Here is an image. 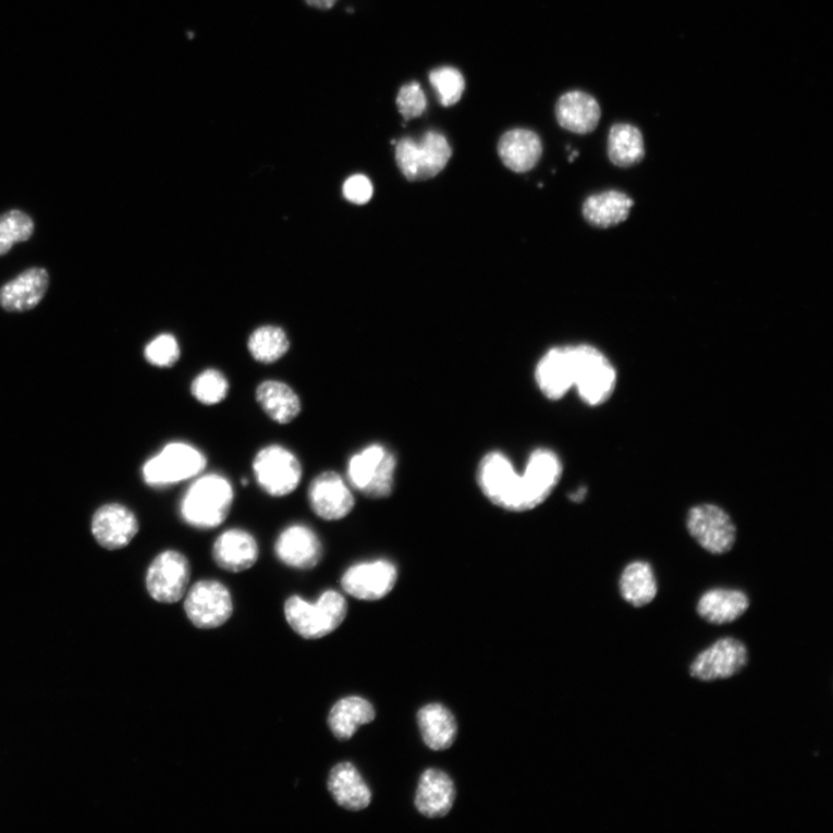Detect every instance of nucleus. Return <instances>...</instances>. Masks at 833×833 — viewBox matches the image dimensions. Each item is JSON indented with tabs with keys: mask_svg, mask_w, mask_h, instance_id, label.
<instances>
[{
	"mask_svg": "<svg viewBox=\"0 0 833 833\" xmlns=\"http://www.w3.org/2000/svg\"><path fill=\"white\" fill-rule=\"evenodd\" d=\"M234 502L231 481L219 474L197 478L181 499L180 515L184 524L210 530L226 522Z\"/></svg>",
	"mask_w": 833,
	"mask_h": 833,
	"instance_id": "1",
	"label": "nucleus"
},
{
	"mask_svg": "<svg viewBox=\"0 0 833 833\" xmlns=\"http://www.w3.org/2000/svg\"><path fill=\"white\" fill-rule=\"evenodd\" d=\"M376 719V710L368 700L352 696L341 699L328 715V726L338 739L348 740L359 727Z\"/></svg>",
	"mask_w": 833,
	"mask_h": 833,
	"instance_id": "27",
	"label": "nucleus"
},
{
	"mask_svg": "<svg viewBox=\"0 0 833 833\" xmlns=\"http://www.w3.org/2000/svg\"><path fill=\"white\" fill-rule=\"evenodd\" d=\"M543 152L542 142L527 128H514L499 140L498 154L509 170L515 173L531 171Z\"/></svg>",
	"mask_w": 833,
	"mask_h": 833,
	"instance_id": "24",
	"label": "nucleus"
},
{
	"mask_svg": "<svg viewBox=\"0 0 833 833\" xmlns=\"http://www.w3.org/2000/svg\"><path fill=\"white\" fill-rule=\"evenodd\" d=\"M418 726L426 746L436 751L446 750L454 744L457 734L453 713L441 706L430 703L419 710Z\"/></svg>",
	"mask_w": 833,
	"mask_h": 833,
	"instance_id": "28",
	"label": "nucleus"
},
{
	"mask_svg": "<svg viewBox=\"0 0 833 833\" xmlns=\"http://www.w3.org/2000/svg\"><path fill=\"white\" fill-rule=\"evenodd\" d=\"M452 147L443 135L429 132L420 142L405 137L396 143V162L405 179L430 180L444 170L452 158Z\"/></svg>",
	"mask_w": 833,
	"mask_h": 833,
	"instance_id": "4",
	"label": "nucleus"
},
{
	"mask_svg": "<svg viewBox=\"0 0 833 833\" xmlns=\"http://www.w3.org/2000/svg\"><path fill=\"white\" fill-rule=\"evenodd\" d=\"M256 483L267 494L282 498L302 483L303 466L298 456L281 444H270L259 451L253 461Z\"/></svg>",
	"mask_w": 833,
	"mask_h": 833,
	"instance_id": "6",
	"label": "nucleus"
},
{
	"mask_svg": "<svg viewBox=\"0 0 833 833\" xmlns=\"http://www.w3.org/2000/svg\"><path fill=\"white\" fill-rule=\"evenodd\" d=\"M687 527L694 540L713 554L730 552L736 541V527L727 512L711 504L690 510Z\"/></svg>",
	"mask_w": 833,
	"mask_h": 833,
	"instance_id": "11",
	"label": "nucleus"
},
{
	"mask_svg": "<svg viewBox=\"0 0 833 833\" xmlns=\"http://www.w3.org/2000/svg\"><path fill=\"white\" fill-rule=\"evenodd\" d=\"M750 605L744 591L716 588L706 592L697 605L702 620L711 624L722 625L735 622L743 616Z\"/></svg>",
	"mask_w": 833,
	"mask_h": 833,
	"instance_id": "26",
	"label": "nucleus"
},
{
	"mask_svg": "<svg viewBox=\"0 0 833 833\" xmlns=\"http://www.w3.org/2000/svg\"><path fill=\"white\" fill-rule=\"evenodd\" d=\"M344 197L358 206H363L373 196V184L362 174L350 176L343 185Z\"/></svg>",
	"mask_w": 833,
	"mask_h": 833,
	"instance_id": "38",
	"label": "nucleus"
},
{
	"mask_svg": "<svg viewBox=\"0 0 833 833\" xmlns=\"http://www.w3.org/2000/svg\"><path fill=\"white\" fill-rule=\"evenodd\" d=\"M48 286L49 273L46 269H28L0 287V306L11 313L30 310L45 298Z\"/></svg>",
	"mask_w": 833,
	"mask_h": 833,
	"instance_id": "20",
	"label": "nucleus"
},
{
	"mask_svg": "<svg viewBox=\"0 0 833 833\" xmlns=\"http://www.w3.org/2000/svg\"><path fill=\"white\" fill-rule=\"evenodd\" d=\"M306 2L313 8L329 10L336 4L338 0H306Z\"/></svg>",
	"mask_w": 833,
	"mask_h": 833,
	"instance_id": "39",
	"label": "nucleus"
},
{
	"mask_svg": "<svg viewBox=\"0 0 833 833\" xmlns=\"http://www.w3.org/2000/svg\"><path fill=\"white\" fill-rule=\"evenodd\" d=\"M284 613L295 634L308 640L321 639L343 624L347 615V602L341 592L329 589L322 592L315 604L298 596L289 598Z\"/></svg>",
	"mask_w": 833,
	"mask_h": 833,
	"instance_id": "2",
	"label": "nucleus"
},
{
	"mask_svg": "<svg viewBox=\"0 0 833 833\" xmlns=\"http://www.w3.org/2000/svg\"><path fill=\"white\" fill-rule=\"evenodd\" d=\"M748 658L747 647L739 640L720 639L696 658L690 674L703 682L731 678L745 669Z\"/></svg>",
	"mask_w": 833,
	"mask_h": 833,
	"instance_id": "15",
	"label": "nucleus"
},
{
	"mask_svg": "<svg viewBox=\"0 0 833 833\" xmlns=\"http://www.w3.org/2000/svg\"><path fill=\"white\" fill-rule=\"evenodd\" d=\"M563 465L558 454L549 450L535 451L522 476V510L529 511L542 503L559 486Z\"/></svg>",
	"mask_w": 833,
	"mask_h": 833,
	"instance_id": "14",
	"label": "nucleus"
},
{
	"mask_svg": "<svg viewBox=\"0 0 833 833\" xmlns=\"http://www.w3.org/2000/svg\"><path fill=\"white\" fill-rule=\"evenodd\" d=\"M455 800V787L448 773L440 770H426L418 784L415 805L426 818H444L451 811Z\"/></svg>",
	"mask_w": 833,
	"mask_h": 833,
	"instance_id": "21",
	"label": "nucleus"
},
{
	"mask_svg": "<svg viewBox=\"0 0 833 833\" xmlns=\"http://www.w3.org/2000/svg\"><path fill=\"white\" fill-rule=\"evenodd\" d=\"M323 552L319 535L302 524L286 527L274 542L278 561L296 569L317 567L323 559Z\"/></svg>",
	"mask_w": 833,
	"mask_h": 833,
	"instance_id": "16",
	"label": "nucleus"
},
{
	"mask_svg": "<svg viewBox=\"0 0 833 833\" xmlns=\"http://www.w3.org/2000/svg\"><path fill=\"white\" fill-rule=\"evenodd\" d=\"M230 382L224 373L215 368L203 370L192 382L191 392L203 405H217L225 401L230 393Z\"/></svg>",
	"mask_w": 833,
	"mask_h": 833,
	"instance_id": "33",
	"label": "nucleus"
},
{
	"mask_svg": "<svg viewBox=\"0 0 833 833\" xmlns=\"http://www.w3.org/2000/svg\"><path fill=\"white\" fill-rule=\"evenodd\" d=\"M212 559L221 569L240 573L252 568L259 559V547L253 534L244 529L222 532L212 547Z\"/></svg>",
	"mask_w": 833,
	"mask_h": 833,
	"instance_id": "19",
	"label": "nucleus"
},
{
	"mask_svg": "<svg viewBox=\"0 0 833 833\" xmlns=\"http://www.w3.org/2000/svg\"><path fill=\"white\" fill-rule=\"evenodd\" d=\"M144 355L147 363L160 368H170L179 362L181 348L173 335L162 333L146 345Z\"/></svg>",
	"mask_w": 833,
	"mask_h": 833,
	"instance_id": "36",
	"label": "nucleus"
},
{
	"mask_svg": "<svg viewBox=\"0 0 833 833\" xmlns=\"http://www.w3.org/2000/svg\"><path fill=\"white\" fill-rule=\"evenodd\" d=\"M622 598L636 608L650 604L658 595V581L652 566L646 562L628 564L620 580Z\"/></svg>",
	"mask_w": 833,
	"mask_h": 833,
	"instance_id": "30",
	"label": "nucleus"
},
{
	"mask_svg": "<svg viewBox=\"0 0 833 833\" xmlns=\"http://www.w3.org/2000/svg\"><path fill=\"white\" fill-rule=\"evenodd\" d=\"M184 610L196 627L216 628L232 617L233 600L224 584L217 580H199L188 591Z\"/></svg>",
	"mask_w": 833,
	"mask_h": 833,
	"instance_id": "10",
	"label": "nucleus"
},
{
	"mask_svg": "<svg viewBox=\"0 0 833 833\" xmlns=\"http://www.w3.org/2000/svg\"><path fill=\"white\" fill-rule=\"evenodd\" d=\"M576 347L574 387L580 399L590 406H599L613 396L617 375L613 365L600 350L590 345Z\"/></svg>",
	"mask_w": 833,
	"mask_h": 833,
	"instance_id": "7",
	"label": "nucleus"
},
{
	"mask_svg": "<svg viewBox=\"0 0 833 833\" xmlns=\"http://www.w3.org/2000/svg\"><path fill=\"white\" fill-rule=\"evenodd\" d=\"M396 465L395 456L385 448L370 444L350 458L348 483L368 498H387L393 491Z\"/></svg>",
	"mask_w": 833,
	"mask_h": 833,
	"instance_id": "5",
	"label": "nucleus"
},
{
	"mask_svg": "<svg viewBox=\"0 0 833 833\" xmlns=\"http://www.w3.org/2000/svg\"><path fill=\"white\" fill-rule=\"evenodd\" d=\"M243 486H244V487H247V486H248V479H247V478H244V479H243Z\"/></svg>",
	"mask_w": 833,
	"mask_h": 833,
	"instance_id": "42",
	"label": "nucleus"
},
{
	"mask_svg": "<svg viewBox=\"0 0 833 833\" xmlns=\"http://www.w3.org/2000/svg\"><path fill=\"white\" fill-rule=\"evenodd\" d=\"M576 347H553L536 367V382L546 397L558 401L574 387Z\"/></svg>",
	"mask_w": 833,
	"mask_h": 833,
	"instance_id": "17",
	"label": "nucleus"
},
{
	"mask_svg": "<svg viewBox=\"0 0 833 833\" xmlns=\"http://www.w3.org/2000/svg\"><path fill=\"white\" fill-rule=\"evenodd\" d=\"M634 208V200L616 191L588 197L584 204V217L590 225L609 229L625 221Z\"/></svg>",
	"mask_w": 833,
	"mask_h": 833,
	"instance_id": "29",
	"label": "nucleus"
},
{
	"mask_svg": "<svg viewBox=\"0 0 833 833\" xmlns=\"http://www.w3.org/2000/svg\"><path fill=\"white\" fill-rule=\"evenodd\" d=\"M478 485L494 505L520 512L522 476L516 474L512 462L503 453L492 452L481 460Z\"/></svg>",
	"mask_w": 833,
	"mask_h": 833,
	"instance_id": "9",
	"label": "nucleus"
},
{
	"mask_svg": "<svg viewBox=\"0 0 833 833\" xmlns=\"http://www.w3.org/2000/svg\"><path fill=\"white\" fill-rule=\"evenodd\" d=\"M397 107L405 121H412L424 114L428 100L419 83L414 82L402 86L397 96Z\"/></svg>",
	"mask_w": 833,
	"mask_h": 833,
	"instance_id": "37",
	"label": "nucleus"
},
{
	"mask_svg": "<svg viewBox=\"0 0 833 833\" xmlns=\"http://www.w3.org/2000/svg\"><path fill=\"white\" fill-rule=\"evenodd\" d=\"M430 83L438 93L440 103L444 107L456 105L466 88L465 77L452 66H442L431 71Z\"/></svg>",
	"mask_w": 833,
	"mask_h": 833,
	"instance_id": "35",
	"label": "nucleus"
},
{
	"mask_svg": "<svg viewBox=\"0 0 833 833\" xmlns=\"http://www.w3.org/2000/svg\"><path fill=\"white\" fill-rule=\"evenodd\" d=\"M397 568L389 561L364 562L348 567L342 577V588L348 596L363 601H378L393 590Z\"/></svg>",
	"mask_w": 833,
	"mask_h": 833,
	"instance_id": "12",
	"label": "nucleus"
},
{
	"mask_svg": "<svg viewBox=\"0 0 833 833\" xmlns=\"http://www.w3.org/2000/svg\"><path fill=\"white\" fill-rule=\"evenodd\" d=\"M579 154L577 151L572 152L569 156V162H572L573 160H576Z\"/></svg>",
	"mask_w": 833,
	"mask_h": 833,
	"instance_id": "41",
	"label": "nucleus"
},
{
	"mask_svg": "<svg viewBox=\"0 0 833 833\" xmlns=\"http://www.w3.org/2000/svg\"><path fill=\"white\" fill-rule=\"evenodd\" d=\"M608 156L618 167H632L645 157V144L640 130L633 124L617 123L610 128Z\"/></svg>",
	"mask_w": 833,
	"mask_h": 833,
	"instance_id": "31",
	"label": "nucleus"
},
{
	"mask_svg": "<svg viewBox=\"0 0 833 833\" xmlns=\"http://www.w3.org/2000/svg\"><path fill=\"white\" fill-rule=\"evenodd\" d=\"M307 497L313 513L324 522L342 520L356 505L354 494L336 471H323L315 477L310 481Z\"/></svg>",
	"mask_w": 833,
	"mask_h": 833,
	"instance_id": "13",
	"label": "nucleus"
},
{
	"mask_svg": "<svg viewBox=\"0 0 833 833\" xmlns=\"http://www.w3.org/2000/svg\"><path fill=\"white\" fill-rule=\"evenodd\" d=\"M255 397L265 414L277 424L287 425L298 418L303 412L299 395L282 381L267 380L259 383Z\"/></svg>",
	"mask_w": 833,
	"mask_h": 833,
	"instance_id": "25",
	"label": "nucleus"
},
{
	"mask_svg": "<svg viewBox=\"0 0 833 833\" xmlns=\"http://www.w3.org/2000/svg\"><path fill=\"white\" fill-rule=\"evenodd\" d=\"M248 348L257 363L273 364L287 354L290 341L282 328L264 326L252 333Z\"/></svg>",
	"mask_w": 833,
	"mask_h": 833,
	"instance_id": "32",
	"label": "nucleus"
},
{
	"mask_svg": "<svg viewBox=\"0 0 833 833\" xmlns=\"http://www.w3.org/2000/svg\"><path fill=\"white\" fill-rule=\"evenodd\" d=\"M555 118L568 132L587 135L598 127L601 120L599 102L585 91L566 93L555 106Z\"/></svg>",
	"mask_w": 833,
	"mask_h": 833,
	"instance_id": "22",
	"label": "nucleus"
},
{
	"mask_svg": "<svg viewBox=\"0 0 833 833\" xmlns=\"http://www.w3.org/2000/svg\"><path fill=\"white\" fill-rule=\"evenodd\" d=\"M91 531L98 543L108 550L126 547L139 531L133 511L120 504L105 505L93 517Z\"/></svg>",
	"mask_w": 833,
	"mask_h": 833,
	"instance_id": "18",
	"label": "nucleus"
},
{
	"mask_svg": "<svg viewBox=\"0 0 833 833\" xmlns=\"http://www.w3.org/2000/svg\"><path fill=\"white\" fill-rule=\"evenodd\" d=\"M586 489L581 488L580 490L576 491V493H573L571 499L573 502H581V500L585 499Z\"/></svg>",
	"mask_w": 833,
	"mask_h": 833,
	"instance_id": "40",
	"label": "nucleus"
},
{
	"mask_svg": "<svg viewBox=\"0 0 833 833\" xmlns=\"http://www.w3.org/2000/svg\"><path fill=\"white\" fill-rule=\"evenodd\" d=\"M208 460L198 449L182 441L167 443L156 456L146 461L143 478L148 487L169 488L197 477L207 468Z\"/></svg>",
	"mask_w": 833,
	"mask_h": 833,
	"instance_id": "3",
	"label": "nucleus"
},
{
	"mask_svg": "<svg viewBox=\"0 0 833 833\" xmlns=\"http://www.w3.org/2000/svg\"><path fill=\"white\" fill-rule=\"evenodd\" d=\"M191 578L192 566L187 555L176 550H166L148 567L146 588L157 602L173 604L183 599Z\"/></svg>",
	"mask_w": 833,
	"mask_h": 833,
	"instance_id": "8",
	"label": "nucleus"
},
{
	"mask_svg": "<svg viewBox=\"0 0 833 833\" xmlns=\"http://www.w3.org/2000/svg\"><path fill=\"white\" fill-rule=\"evenodd\" d=\"M34 233V221L25 212L11 210L0 216V256L16 244L25 243Z\"/></svg>",
	"mask_w": 833,
	"mask_h": 833,
	"instance_id": "34",
	"label": "nucleus"
},
{
	"mask_svg": "<svg viewBox=\"0 0 833 833\" xmlns=\"http://www.w3.org/2000/svg\"><path fill=\"white\" fill-rule=\"evenodd\" d=\"M328 791L340 807L350 811L364 810L372 801V792L356 767L348 762L340 763L331 769Z\"/></svg>",
	"mask_w": 833,
	"mask_h": 833,
	"instance_id": "23",
	"label": "nucleus"
}]
</instances>
